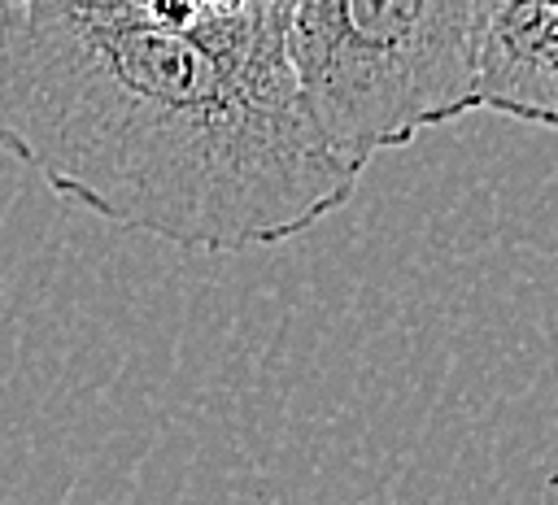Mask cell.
<instances>
[{
  "label": "cell",
  "instance_id": "cell-1",
  "mask_svg": "<svg viewBox=\"0 0 558 505\" xmlns=\"http://www.w3.org/2000/svg\"><path fill=\"white\" fill-rule=\"evenodd\" d=\"M0 152L187 253L283 244L362 178L301 100L288 13L174 26L122 4L0 0Z\"/></svg>",
  "mask_w": 558,
  "mask_h": 505
},
{
  "label": "cell",
  "instance_id": "cell-2",
  "mask_svg": "<svg viewBox=\"0 0 558 505\" xmlns=\"http://www.w3.org/2000/svg\"><path fill=\"white\" fill-rule=\"evenodd\" d=\"M288 57L318 135L353 170L475 109L471 0H292Z\"/></svg>",
  "mask_w": 558,
  "mask_h": 505
},
{
  "label": "cell",
  "instance_id": "cell-3",
  "mask_svg": "<svg viewBox=\"0 0 558 505\" xmlns=\"http://www.w3.org/2000/svg\"><path fill=\"white\" fill-rule=\"evenodd\" d=\"M475 109L558 131V0H471Z\"/></svg>",
  "mask_w": 558,
  "mask_h": 505
}]
</instances>
